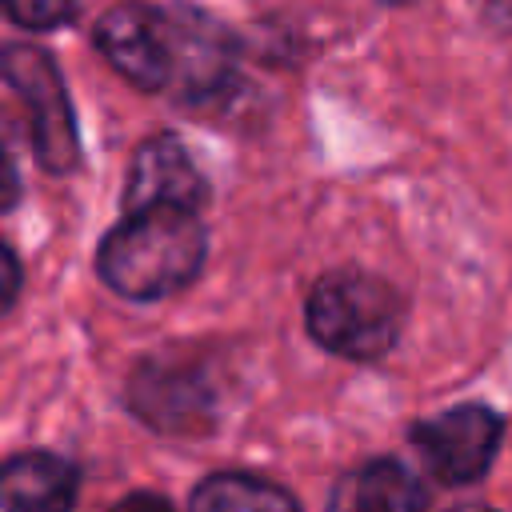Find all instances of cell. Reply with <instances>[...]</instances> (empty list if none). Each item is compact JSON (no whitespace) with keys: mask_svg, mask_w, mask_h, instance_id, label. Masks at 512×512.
Segmentation results:
<instances>
[{"mask_svg":"<svg viewBox=\"0 0 512 512\" xmlns=\"http://www.w3.org/2000/svg\"><path fill=\"white\" fill-rule=\"evenodd\" d=\"M16 288H20V260H16V252L12 248H4V308H12L16 304Z\"/></svg>","mask_w":512,"mask_h":512,"instance_id":"14","label":"cell"},{"mask_svg":"<svg viewBox=\"0 0 512 512\" xmlns=\"http://www.w3.org/2000/svg\"><path fill=\"white\" fill-rule=\"evenodd\" d=\"M112 512H176V508L156 492H128L112 504Z\"/></svg>","mask_w":512,"mask_h":512,"instance_id":"13","label":"cell"},{"mask_svg":"<svg viewBox=\"0 0 512 512\" xmlns=\"http://www.w3.org/2000/svg\"><path fill=\"white\" fill-rule=\"evenodd\" d=\"M328 512H424V484L400 460H368L336 480Z\"/></svg>","mask_w":512,"mask_h":512,"instance_id":"10","label":"cell"},{"mask_svg":"<svg viewBox=\"0 0 512 512\" xmlns=\"http://www.w3.org/2000/svg\"><path fill=\"white\" fill-rule=\"evenodd\" d=\"M188 512H300L296 496L252 472H212L196 484Z\"/></svg>","mask_w":512,"mask_h":512,"instance_id":"11","label":"cell"},{"mask_svg":"<svg viewBox=\"0 0 512 512\" xmlns=\"http://www.w3.org/2000/svg\"><path fill=\"white\" fill-rule=\"evenodd\" d=\"M184 364H140L128 384V404L152 428H208L212 420V392L200 384L196 372H180Z\"/></svg>","mask_w":512,"mask_h":512,"instance_id":"8","label":"cell"},{"mask_svg":"<svg viewBox=\"0 0 512 512\" xmlns=\"http://www.w3.org/2000/svg\"><path fill=\"white\" fill-rule=\"evenodd\" d=\"M88 0H4V12L12 16V24L44 32V28H60L72 16H80Z\"/></svg>","mask_w":512,"mask_h":512,"instance_id":"12","label":"cell"},{"mask_svg":"<svg viewBox=\"0 0 512 512\" xmlns=\"http://www.w3.org/2000/svg\"><path fill=\"white\" fill-rule=\"evenodd\" d=\"M0 68H4L8 88L28 108V128H32L40 164L52 176H68L80 164V140H76V116H72L68 88H64L56 60L44 48L12 44V48H4Z\"/></svg>","mask_w":512,"mask_h":512,"instance_id":"3","label":"cell"},{"mask_svg":"<svg viewBox=\"0 0 512 512\" xmlns=\"http://www.w3.org/2000/svg\"><path fill=\"white\" fill-rule=\"evenodd\" d=\"M304 320L312 340L340 360H380L404 328L400 292L372 272H328L312 284Z\"/></svg>","mask_w":512,"mask_h":512,"instance_id":"2","label":"cell"},{"mask_svg":"<svg viewBox=\"0 0 512 512\" xmlns=\"http://www.w3.org/2000/svg\"><path fill=\"white\" fill-rule=\"evenodd\" d=\"M100 56L140 92H164L176 76V12L128 0L112 4L92 32Z\"/></svg>","mask_w":512,"mask_h":512,"instance_id":"4","label":"cell"},{"mask_svg":"<svg viewBox=\"0 0 512 512\" xmlns=\"http://www.w3.org/2000/svg\"><path fill=\"white\" fill-rule=\"evenodd\" d=\"M208 204V180L184 152L176 136H152L132 152L128 180H124V208L148 212V208H176L196 212Z\"/></svg>","mask_w":512,"mask_h":512,"instance_id":"6","label":"cell"},{"mask_svg":"<svg viewBox=\"0 0 512 512\" xmlns=\"http://www.w3.org/2000/svg\"><path fill=\"white\" fill-rule=\"evenodd\" d=\"M504 436V420L484 404H456L412 424V448L444 484H472L488 472Z\"/></svg>","mask_w":512,"mask_h":512,"instance_id":"5","label":"cell"},{"mask_svg":"<svg viewBox=\"0 0 512 512\" xmlns=\"http://www.w3.org/2000/svg\"><path fill=\"white\" fill-rule=\"evenodd\" d=\"M80 472L52 452H20L4 464V512H72Z\"/></svg>","mask_w":512,"mask_h":512,"instance_id":"9","label":"cell"},{"mask_svg":"<svg viewBox=\"0 0 512 512\" xmlns=\"http://www.w3.org/2000/svg\"><path fill=\"white\" fill-rule=\"evenodd\" d=\"M236 80V40L204 12H176V76L180 100H212Z\"/></svg>","mask_w":512,"mask_h":512,"instance_id":"7","label":"cell"},{"mask_svg":"<svg viewBox=\"0 0 512 512\" xmlns=\"http://www.w3.org/2000/svg\"><path fill=\"white\" fill-rule=\"evenodd\" d=\"M204 252L208 236L196 212H124V220L96 248V272L128 300H164L196 280Z\"/></svg>","mask_w":512,"mask_h":512,"instance_id":"1","label":"cell"},{"mask_svg":"<svg viewBox=\"0 0 512 512\" xmlns=\"http://www.w3.org/2000/svg\"><path fill=\"white\" fill-rule=\"evenodd\" d=\"M452 512H492V508H484V504H460V508H452Z\"/></svg>","mask_w":512,"mask_h":512,"instance_id":"15","label":"cell"},{"mask_svg":"<svg viewBox=\"0 0 512 512\" xmlns=\"http://www.w3.org/2000/svg\"><path fill=\"white\" fill-rule=\"evenodd\" d=\"M384 4H412V0H384Z\"/></svg>","mask_w":512,"mask_h":512,"instance_id":"16","label":"cell"}]
</instances>
